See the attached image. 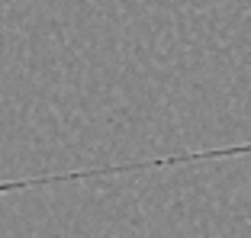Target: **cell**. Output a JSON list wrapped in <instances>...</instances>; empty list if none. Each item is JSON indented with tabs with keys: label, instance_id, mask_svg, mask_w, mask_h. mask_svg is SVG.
Segmentation results:
<instances>
[{
	"label": "cell",
	"instance_id": "cell-1",
	"mask_svg": "<svg viewBox=\"0 0 251 238\" xmlns=\"http://www.w3.org/2000/svg\"><path fill=\"white\" fill-rule=\"evenodd\" d=\"M242 151H251V145H238V148H219V151H203V155H190V158H219V155H242ZM171 161H187V158H168L161 164H171Z\"/></svg>",
	"mask_w": 251,
	"mask_h": 238
}]
</instances>
